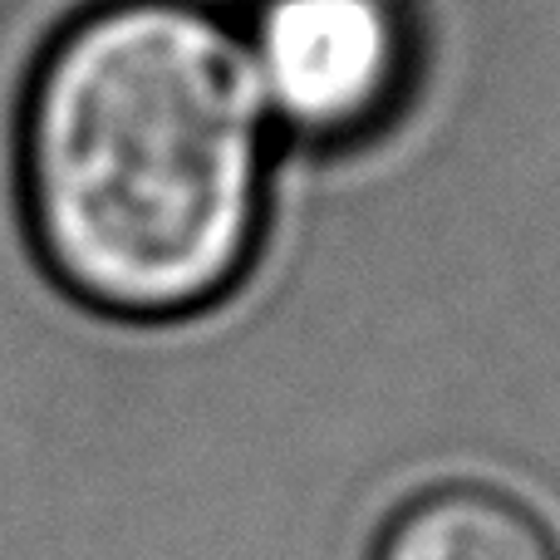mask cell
<instances>
[{"label":"cell","instance_id":"6da1fadb","mask_svg":"<svg viewBox=\"0 0 560 560\" xmlns=\"http://www.w3.org/2000/svg\"><path fill=\"white\" fill-rule=\"evenodd\" d=\"M271 128L236 20L202 0H98L20 84V236L108 319L197 315L256 261Z\"/></svg>","mask_w":560,"mask_h":560},{"label":"cell","instance_id":"3957f363","mask_svg":"<svg viewBox=\"0 0 560 560\" xmlns=\"http://www.w3.org/2000/svg\"><path fill=\"white\" fill-rule=\"evenodd\" d=\"M374 560H560V551L526 502L453 482L413 497L384 526Z\"/></svg>","mask_w":560,"mask_h":560},{"label":"cell","instance_id":"7a4b0ae2","mask_svg":"<svg viewBox=\"0 0 560 560\" xmlns=\"http://www.w3.org/2000/svg\"><path fill=\"white\" fill-rule=\"evenodd\" d=\"M246 45L271 124L329 148L384 128L413 79L398 0H266Z\"/></svg>","mask_w":560,"mask_h":560}]
</instances>
